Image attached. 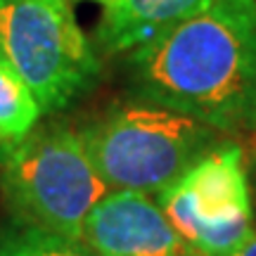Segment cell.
Instances as JSON below:
<instances>
[{
  "label": "cell",
  "instance_id": "7",
  "mask_svg": "<svg viewBox=\"0 0 256 256\" xmlns=\"http://www.w3.org/2000/svg\"><path fill=\"white\" fill-rule=\"evenodd\" d=\"M206 0H107L98 40L110 52H133L190 17Z\"/></svg>",
  "mask_w": 256,
  "mask_h": 256
},
{
  "label": "cell",
  "instance_id": "12",
  "mask_svg": "<svg viewBox=\"0 0 256 256\" xmlns=\"http://www.w3.org/2000/svg\"><path fill=\"white\" fill-rule=\"evenodd\" d=\"M92 2H102V5H104V2H107V0H92Z\"/></svg>",
  "mask_w": 256,
  "mask_h": 256
},
{
  "label": "cell",
  "instance_id": "14",
  "mask_svg": "<svg viewBox=\"0 0 256 256\" xmlns=\"http://www.w3.org/2000/svg\"><path fill=\"white\" fill-rule=\"evenodd\" d=\"M2 60H5V57H2V50H0V62H2Z\"/></svg>",
  "mask_w": 256,
  "mask_h": 256
},
{
  "label": "cell",
  "instance_id": "11",
  "mask_svg": "<svg viewBox=\"0 0 256 256\" xmlns=\"http://www.w3.org/2000/svg\"><path fill=\"white\" fill-rule=\"evenodd\" d=\"M252 174H254V183H256V147L252 152Z\"/></svg>",
  "mask_w": 256,
  "mask_h": 256
},
{
  "label": "cell",
  "instance_id": "5",
  "mask_svg": "<svg viewBox=\"0 0 256 256\" xmlns=\"http://www.w3.org/2000/svg\"><path fill=\"white\" fill-rule=\"evenodd\" d=\"M180 238L206 256H230L254 235L244 150L220 142L156 194Z\"/></svg>",
  "mask_w": 256,
  "mask_h": 256
},
{
  "label": "cell",
  "instance_id": "6",
  "mask_svg": "<svg viewBox=\"0 0 256 256\" xmlns=\"http://www.w3.org/2000/svg\"><path fill=\"white\" fill-rule=\"evenodd\" d=\"M81 244L92 256H192V249L150 194L114 190L83 223Z\"/></svg>",
  "mask_w": 256,
  "mask_h": 256
},
{
  "label": "cell",
  "instance_id": "4",
  "mask_svg": "<svg viewBox=\"0 0 256 256\" xmlns=\"http://www.w3.org/2000/svg\"><path fill=\"white\" fill-rule=\"evenodd\" d=\"M0 50L43 112L62 110L100 72L66 0H0Z\"/></svg>",
  "mask_w": 256,
  "mask_h": 256
},
{
  "label": "cell",
  "instance_id": "10",
  "mask_svg": "<svg viewBox=\"0 0 256 256\" xmlns=\"http://www.w3.org/2000/svg\"><path fill=\"white\" fill-rule=\"evenodd\" d=\"M230 256H256V232L252 235V238L242 244V247L238 249V252H232Z\"/></svg>",
  "mask_w": 256,
  "mask_h": 256
},
{
  "label": "cell",
  "instance_id": "2",
  "mask_svg": "<svg viewBox=\"0 0 256 256\" xmlns=\"http://www.w3.org/2000/svg\"><path fill=\"white\" fill-rule=\"evenodd\" d=\"M102 180L114 190L159 194L216 147L214 128L159 104H130L81 133Z\"/></svg>",
  "mask_w": 256,
  "mask_h": 256
},
{
  "label": "cell",
  "instance_id": "9",
  "mask_svg": "<svg viewBox=\"0 0 256 256\" xmlns=\"http://www.w3.org/2000/svg\"><path fill=\"white\" fill-rule=\"evenodd\" d=\"M0 256H90L86 252L62 242L57 238H50L40 230L24 228L17 230L0 242Z\"/></svg>",
  "mask_w": 256,
  "mask_h": 256
},
{
  "label": "cell",
  "instance_id": "3",
  "mask_svg": "<svg viewBox=\"0 0 256 256\" xmlns=\"http://www.w3.org/2000/svg\"><path fill=\"white\" fill-rule=\"evenodd\" d=\"M2 190L26 228L81 244L83 223L110 188L92 166L83 138L46 128L2 156Z\"/></svg>",
  "mask_w": 256,
  "mask_h": 256
},
{
  "label": "cell",
  "instance_id": "8",
  "mask_svg": "<svg viewBox=\"0 0 256 256\" xmlns=\"http://www.w3.org/2000/svg\"><path fill=\"white\" fill-rule=\"evenodd\" d=\"M40 102L5 60L0 62V154L22 145L40 119Z\"/></svg>",
  "mask_w": 256,
  "mask_h": 256
},
{
  "label": "cell",
  "instance_id": "1",
  "mask_svg": "<svg viewBox=\"0 0 256 256\" xmlns=\"http://www.w3.org/2000/svg\"><path fill=\"white\" fill-rule=\"evenodd\" d=\"M138 92L214 130L256 128V0H206L130 52Z\"/></svg>",
  "mask_w": 256,
  "mask_h": 256
},
{
  "label": "cell",
  "instance_id": "13",
  "mask_svg": "<svg viewBox=\"0 0 256 256\" xmlns=\"http://www.w3.org/2000/svg\"><path fill=\"white\" fill-rule=\"evenodd\" d=\"M192 256H206V254H200V252H194V254H192Z\"/></svg>",
  "mask_w": 256,
  "mask_h": 256
}]
</instances>
